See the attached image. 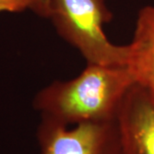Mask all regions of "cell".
Here are the masks:
<instances>
[{"label": "cell", "instance_id": "6da1fadb", "mask_svg": "<svg viewBox=\"0 0 154 154\" xmlns=\"http://www.w3.org/2000/svg\"><path fill=\"white\" fill-rule=\"evenodd\" d=\"M135 83L129 68L88 63L78 76L54 81L33 99L40 116L67 126L115 121L123 99Z\"/></svg>", "mask_w": 154, "mask_h": 154}, {"label": "cell", "instance_id": "52a82bcc", "mask_svg": "<svg viewBox=\"0 0 154 154\" xmlns=\"http://www.w3.org/2000/svg\"><path fill=\"white\" fill-rule=\"evenodd\" d=\"M51 0H34L31 11L42 18H48Z\"/></svg>", "mask_w": 154, "mask_h": 154}, {"label": "cell", "instance_id": "3957f363", "mask_svg": "<svg viewBox=\"0 0 154 154\" xmlns=\"http://www.w3.org/2000/svg\"><path fill=\"white\" fill-rule=\"evenodd\" d=\"M37 138L40 154H120L116 120L83 122L69 128L40 116Z\"/></svg>", "mask_w": 154, "mask_h": 154}, {"label": "cell", "instance_id": "8992f818", "mask_svg": "<svg viewBox=\"0 0 154 154\" xmlns=\"http://www.w3.org/2000/svg\"><path fill=\"white\" fill-rule=\"evenodd\" d=\"M34 0H0V13L22 12L31 10Z\"/></svg>", "mask_w": 154, "mask_h": 154}, {"label": "cell", "instance_id": "5b68a950", "mask_svg": "<svg viewBox=\"0 0 154 154\" xmlns=\"http://www.w3.org/2000/svg\"><path fill=\"white\" fill-rule=\"evenodd\" d=\"M128 45V67L135 83L145 88L154 101V5L139 11Z\"/></svg>", "mask_w": 154, "mask_h": 154}, {"label": "cell", "instance_id": "7a4b0ae2", "mask_svg": "<svg viewBox=\"0 0 154 154\" xmlns=\"http://www.w3.org/2000/svg\"><path fill=\"white\" fill-rule=\"evenodd\" d=\"M112 17L105 0H51L48 19L57 34L78 50L87 63L127 66L128 44L111 43L104 31Z\"/></svg>", "mask_w": 154, "mask_h": 154}, {"label": "cell", "instance_id": "277c9868", "mask_svg": "<svg viewBox=\"0 0 154 154\" xmlns=\"http://www.w3.org/2000/svg\"><path fill=\"white\" fill-rule=\"evenodd\" d=\"M116 123L120 154H154V101L139 84L127 93Z\"/></svg>", "mask_w": 154, "mask_h": 154}]
</instances>
